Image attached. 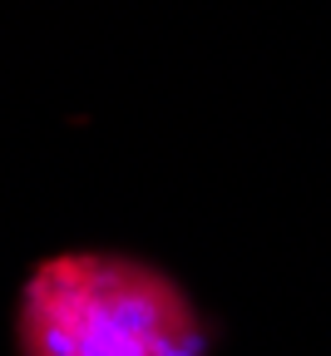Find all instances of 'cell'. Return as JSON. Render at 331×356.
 <instances>
[{
	"mask_svg": "<svg viewBox=\"0 0 331 356\" xmlns=\"http://www.w3.org/2000/svg\"><path fill=\"white\" fill-rule=\"evenodd\" d=\"M35 287L50 292L35 302V317H45L55 356H203L178 297L138 267L65 257Z\"/></svg>",
	"mask_w": 331,
	"mask_h": 356,
	"instance_id": "obj_1",
	"label": "cell"
}]
</instances>
